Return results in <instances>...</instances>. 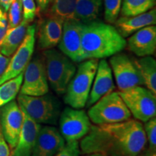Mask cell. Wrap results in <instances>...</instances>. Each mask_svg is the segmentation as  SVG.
<instances>
[{
  "mask_svg": "<svg viewBox=\"0 0 156 156\" xmlns=\"http://www.w3.org/2000/svg\"><path fill=\"white\" fill-rule=\"evenodd\" d=\"M147 139L143 124L134 119L112 124L92 125L81 139L83 154L106 156H138L145 149Z\"/></svg>",
  "mask_w": 156,
  "mask_h": 156,
  "instance_id": "obj_1",
  "label": "cell"
},
{
  "mask_svg": "<svg viewBox=\"0 0 156 156\" xmlns=\"http://www.w3.org/2000/svg\"><path fill=\"white\" fill-rule=\"evenodd\" d=\"M126 47L125 38L112 25L96 20L83 24L82 48L85 60L110 57Z\"/></svg>",
  "mask_w": 156,
  "mask_h": 156,
  "instance_id": "obj_2",
  "label": "cell"
},
{
  "mask_svg": "<svg viewBox=\"0 0 156 156\" xmlns=\"http://www.w3.org/2000/svg\"><path fill=\"white\" fill-rule=\"evenodd\" d=\"M98 64V59L81 62L70 80L64 95V101L71 108L81 109L86 106Z\"/></svg>",
  "mask_w": 156,
  "mask_h": 156,
  "instance_id": "obj_3",
  "label": "cell"
},
{
  "mask_svg": "<svg viewBox=\"0 0 156 156\" xmlns=\"http://www.w3.org/2000/svg\"><path fill=\"white\" fill-rule=\"evenodd\" d=\"M18 105L23 112L38 124L54 126L61 114V103L52 94L30 96L20 93Z\"/></svg>",
  "mask_w": 156,
  "mask_h": 156,
  "instance_id": "obj_4",
  "label": "cell"
},
{
  "mask_svg": "<svg viewBox=\"0 0 156 156\" xmlns=\"http://www.w3.org/2000/svg\"><path fill=\"white\" fill-rule=\"evenodd\" d=\"M48 85L58 95H64L70 80L75 75V62L62 52L51 48L43 53Z\"/></svg>",
  "mask_w": 156,
  "mask_h": 156,
  "instance_id": "obj_5",
  "label": "cell"
},
{
  "mask_svg": "<svg viewBox=\"0 0 156 156\" xmlns=\"http://www.w3.org/2000/svg\"><path fill=\"white\" fill-rule=\"evenodd\" d=\"M87 116L93 124L101 125L126 121L132 114L118 91H112L90 107Z\"/></svg>",
  "mask_w": 156,
  "mask_h": 156,
  "instance_id": "obj_6",
  "label": "cell"
},
{
  "mask_svg": "<svg viewBox=\"0 0 156 156\" xmlns=\"http://www.w3.org/2000/svg\"><path fill=\"white\" fill-rule=\"evenodd\" d=\"M134 119L145 122L156 115V95L147 87L136 86L118 91Z\"/></svg>",
  "mask_w": 156,
  "mask_h": 156,
  "instance_id": "obj_7",
  "label": "cell"
},
{
  "mask_svg": "<svg viewBox=\"0 0 156 156\" xmlns=\"http://www.w3.org/2000/svg\"><path fill=\"white\" fill-rule=\"evenodd\" d=\"M59 132L66 142L78 141L88 133L91 126L87 114L83 109L67 107L61 112Z\"/></svg>",
  "mask_w": 156,
  "mask_h": 156,
  "instance_id": "obj_8",
  "label": "cell"
},
{
  "mask_svg": "<svg viewBox=\"0 0 156 156\" xmlns=\"http://www.w3.org/2000/svg\"><path fill=\"white\" fill-rule=\"evenodd\" d=\"M109 63L119 91L144 85L134 59L130 56L119 52L111 57Z\"/></svg>",
  "mask_w": 156,
  "mask_h": 156,
  "instance_id": "obj_9",
  "label": "cell"
},
{
  "mask_svg": "<svg viewBox=\"0 0 156 156\" xmlns=\"http://www.w3.org/2000/svg\"><path fill=\"white\" fill-rule=\"evenodd\" d=\"M36 25H28L22 44L13 54L5 73L0 77V85L5 81L24 73L25 68L32 58L36 44Z\"/></svg>",
  "mask_w": 156,
  "mask_h": 156,
  "instance_id": "obj_10",
  "label": "cell"
},
{
  "mask_svg": "<svg viewBox=\"0 0 156 156\" xmlns=\"http://www.w3.org/2000/svg\"><path fill=\"white\" fill-rule=\"evenodd\" d=\"M20 93L30 96H39L49 91L44 57L36 56L30 60L23 74Z\"/></svg>",
  "mask_w": 156,
  "mask_h": 156,
  "instance_id": "obj_11",
  "label": "cell"
},
{
  "mask_svg": "<svg viewBox=\"0 0 156 156\" xmlns=\"http://www.w3.org/2000/svg\"><path fill=\"white\" fill-rule=\"evenodd\" d=\"M83 23L75 19L67 20L64 22L61 40L58 48L74 62L85 60L82 48V29Z\"/></svg>",
  "mask_w": 156,
  "mask_h": 156,
  "instance_id": "obj_12",
  "label": "cell"
},
{
  "mask_svg": "<svg viewBox=\"0 0 156 156\" xmlns=\"http://www.w3.org/2000/svg\"><path fill=\"white\" fill-rule=\"evenodd\" d=\"M23 120L22 110L15 100L0 107V126L6 142L12 150L18 141Z\"/></svg>",
  "mask_w": 156,
  "mask_h": 156,
  "instance_id": "obj_13",
  "label": "cell"
},
{
  "mask_svg": "<svg viewBox=\"0 0 156 156\" xmlns=\"http://www.w3.org/2000/svg\"><path fill=\"white\" fill-rule=\"evenodd\" d=\"M66 142L55 126L41 127L31 156H54L64 147Z\"/></svg>",
  "mask_w": 156,
  "mask_h": 156,
  "instance_id": "obj_14",
  "label": "cell"
},
{
  "mask_svg": "<svg viewBox=\"0 0 156 156\" xmlns=\"http://www.w3.org/2000/svg\"><path fill=\"white\" fill-rule=\"evenodd\" d=\"M115 85L113 80V73L109 64L105 59L98 62V67L93 80L90 92L86 106L90 107L99 99L114 90Z\"/></svg>",
  "mask_w": 156,
  "mask_h": 156,
  "instance_id": "obj_15",
  "label": "cell"
},
{
  "mask_svg": "<svg viewBox=\"0 0 156 156\" xmlns=\"http://www.w3.org/2000/svg\"><path fill=\"white\" fill-rule=\"evenodd\" d=\"M128 49L139 57L153 55L156 49V27L149 25L140 29L128 38Z\"/></svg>",
  "mask_w": 156,
  "mask_h": 156,
  "instance_id": "obj_16",
  "label": "cell"
},
{
  "mask_svg": "<svg viewBox=\"0 0 156 156\" xmlns=\"http://www.w3.org/2000/svg\"><path fill=\"white\" fill-rule=\"evenodd\" d=\"M64 21L59 17L49 15L40 24L38 33V44L43 51L54 48L61 40Z\"/></svg>",
  "mask_w": 156,
  "mask_h": 156,
  "instance_id": "obj_17",
  "label": "cell"
},
{
  "mask_svg": "<svg viewBox=\"0 0 156 156\" xmlns=\"http://www.w3.org/2000/svg\"><path fill=\"white\" fill-rule=\"evenodd\" d=\"M22 112L23 116V126L18 141L15 147L12 150V155L15 156H31L41 124H38L33 120L23 110Z\"/></svg>",
  "mask_w": 156,
  "mask_h": 156,
  "instance_id": "obj_18",
  "label": "cell"
},
{
  "mask_svg": "<svg viewBox=\"0 0 156 156\" xmlns=\"http://www.w3.org/2000/svg\"><path fill=\"white\" fill-rule=\"evenodd\" d=\"M156 10L155 8L131 17H123L116 20L114 23L115 28L123 38H127L140 29L155 25Z\"/></svg>",
  "mask_w": 156,
  "mask_h": 156,
  "instance_id": "obj_19",
  "label": "cell"
},
{
  "mask_svg": "<svg viewBox=\"0 0 156 156\" xmlns=\"http://www.w3.org/2000/svg\"><path fill=\"white\" fill-rule=\"evenodd\" d=\"M28 25L29 23L23 19L16 27L7 29L0 46V53L7 57H10L22 44Z\"/></svg>",
  "mask_w": 156,
  "mask_h": 156,
  "instance_id": "obj_20",
  "label": "cell"
},
{
  "mask_svg": "<svg viewBox=\"0 0 156 156\" xmlns=\"http://www.w3.org/2000/svg\"><path fill=\"white\" fill-rule=\"evenodd\" d=\"M103 3V0H77L73 19L83 24L96 20Z\"/></svg>",
  "mask_w": 156,
  "mask_h": 156,
  "instance_id": "obj_21",
  "label": "cell"
},
{
  "mask_svg": "<svg viewBox=\"0 0 156 156\" xmlns=\"http://www.w3.org/2000/svg\"><path fill=\"white\" fill-rule=\"evenodd\" d=\"M144 85L156 95V61L151 56L134 59Z\"/></svg>",
  "mask_w": 156,
  "mask_h": 156,
  "instance_id": "obj_22",
  "label": "cell"
},
{
  "mask_svg": "<svg viewBox=\"0 0 156 156\" xmlns=\"http://www.w3.org/2000/svg\"><path fill=\"white\" fill-rule=\"evenodd\" d=\"M23 74L24 73H20L15 77L8 80L0 85V107L15 100L20 90Z\"/></svg>",
  "mask_w": 156,
  "mask_h": 156,
  "instance_id": "obj_23",
  "label": "cell"
},
{
  "mask_svg": "<svg viewBox=\"0 0 156 156\" xmlns=\"http://www.w3.org/2000/svg\"><path fill=\"white\" fill-rule=\"evenodd\" d=\"M156 0H122L121 14L123 17H131L151 10Z\"/></svg>",
  "mask_w": 156,
  "mask_h": 156,
  "instance_id": "obj_24",
  "label": "cell"
},
{
  "mask_svg": "<svg viewBox=\"0 0 156 156\" xmlns=\"http://www.w3.org/2000/svg\"><path fill=\"white\" fill-rule=\"evenodd\" d=\"M77 0H51L50 15L63 20L73 19Z\"/></svg>",
  "mask_w": 156,
  "mask_h": 156,
  "instance_id": "obj_25",
  "label": "cell"
},
{
  "mask_svg": "<svg viewBox=\"0 0 156 156\" xmlns=\"http://www.w3.org/2000/svg\"><path fill=\"white\" fill-rule=\"evenodd\" d=\"M122 0H103L104 17L107 23H114L118 19Z\"/></svg>",
  "mask_w": 156,
  "mask_h": 156,
  "instance_id": "obj_26",
  "label": "cell"
},
{
  "mask_svg": "<svg viewBox=\"0 0 156 156\" xmlns=\"http://www.w3.org/2000/svg\"><path fill=\"white\" fill-rule=\"evenodd\" d=\"M23 5L21 0H13L8 9V28L16 27L22 20Z\"/></svg>",
  "mask_w": 156,
  "mask_h": 156,
  "instance_id": "obj_27",
  "label": "cell"
},
{
  "mask_svg": "<svg viewBox=\"0 0 156 156\" xmlns=\"http://www.w3.org/2000/svg\"><path fill=\"white\" fill-rule=\"evenodd\" d=\"M143 128L148 142V148L151 151H156V118L153 117L151 119L144 122Z\"/></svg>",
  "mask_w": 156,
  "mask_h": 156,
  "instance_id": "obj_28",
  "label": "cell"
},
{
  "mask_svg": "<svg viewBox=\"0 0 156 156\" xmlns=\"http://www.w3.org/2000/svg\"><path fill=\"white\" fill-rule=\"evenodd\" d=\"M23 5V20L28 23L34 21L36 15V5L34 0H21Z\"/></svg>",
  "mask_w": 156,
  "mask_h": 156,
  "instance_id": "obj_29",
  "label": "cell"
},
{
  "mask_svg": "<svg viewBox=\"0 0 156 156\" xmlns=\"http://www.w3.org/2000/svg\"><path fill=\"white\" fill-rule=\"evenodd\" d=\"M80 149L78 141L66 142L64 147L54 156H80Z\"/></svg>",
  "mask_w": 156,
  "mask_h": 156,
  "instance_id": "obj_30",
  "label": "cell"
},
{
  "mask_svg": "<svg viewBox=\"0 0 156 156\" xmlns=\"http://www.w3.org/2000/svg\"><path fill=\"white\" fill-rule=\"evenodd\" d=\"M8 29V20L6 12L0 7V46Z\"/></svg>",
  "mask_w": 156,
  "mask_h": 156,
  "instance_id": "obj_31",
  "label": "cell"
},
{
  "mask_svg": "<svg viewBox=\"0 0 156 156\" xmlns=\"http://www.w3.org/2000/svg\"><path fill=\"white\" fill-rule=\"evenodd\" d=\"M0 156H10L9 147L6 142L0 126Z\"/></svg>",
  "mask_w": 156,
  "mask_h": 156,
  "instance_id": "obj_32",
  "label": "cell"
},
{
  "mask_svg": "<svg viewBox=\"0 0 156 156\" xmlns=\"http://www.w3.org/2000/svg\"><path fill=\"white\" fill-rule=\"evenodd\" d=\"M9 59H10V57H7L0 53V77L5 73L6 68L9 64Z\"/></svg>",
  "mask_w": 156,
  "mask_h": 156,
  "instance_id": "obj_33",
  "label": "cell"
},
{
  "mask_svg": "<svg viewBox=\"0 0 156 156\" xmlns=\"http://www.w3.org/2000/svg\"><path fill=\"white\" fill-rule=\"evenodd\" d=\"M36 2L40 10L44 12L47 9L48 5L51 2V0H36Z\"/></svg>",
  "mask_w": 156,
  "mask_h": 156,
  "instance_id": "obj_34",
  "label": "cell"
},
{
  "mask_svg": "<svg viewBox=\"0 0 156 156\" xmlns=\"http://www.w3.org/2000/svg\"><path fill=\"white\" fill-rule=\"evenodd\" d=\"M13 0H0V7L6 12H7Z\"/></svg>",
  "mask_w": 156,
  "mask_h": 156,
  "instance_id": "obj_35",
  "label": "cell"
},
{
  "mask_svg": "<svg viewBox=\"0 0 156 156\" xmlns=\"http://www.w3.org/2000/svg\"><path fill=\"white\" fill-rule=\"evenodd\" d=\"M138 156H156V151L150 150L149 148L145 149Z\"/></svg>",
  "mask_w": 156,
  "mask_h": 156,
  "instance_id": "obj_36",
  "label": "cell"
},
{
  "mask_svg": "<svg viewBox=\"0 0 156 156\" xmlns=\"http://www.w3.org/2000/svg\"><path fill=\"white\" fill-rule=\"evenodd\" d=\"M86 156H106L103 154L100 153H90V154H87Z\"/></svg>",
  "mask_w": 156,
  "mask_h": 156,
  "instance_id": "obj_37",
  "label": "cell"
},
{
  "mask_svg": "<svg viewBox=\"0 0 156 156\" xmlns=\"http://www.w3.org/2000/svg\"><path fill=\"white\" fill-rule=\"evenodd\" d=\"M10 156H15V155H11Z\"/></svg>",
  "mask_w": 156,
  "mask_h": 156,
  "instance_id": "obj_38",
  "label": "cell"
}]
</instances>
